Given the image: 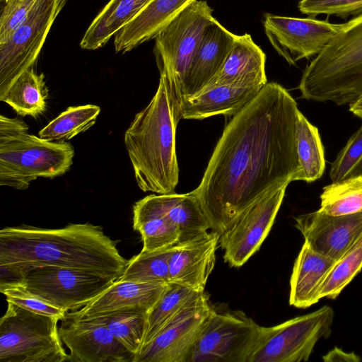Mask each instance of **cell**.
<instances>
[{
  "label": "cell",
  "mask_w": 362,
  "mask_h": 362,
  "mask_svg": "<svg viewBox=\"0 0 362 362\" xmlns=\"http://www.w3.org/2000/svg\"><path fill=\"white\" fill-rule=\"evenodd\" d=\"M298 112L289 92L270 82L233 115L192 191L211 230L221 235L269 189L293 181Z\"/></svg>",
  "instance_id": "6da1fadb"
},
{
  "label": "cell",
  "mask_w": 362,
  "mask_h": 362,
  "mask_svg": "<svg viewBox=\"0 0 362 362\" xmlns=\"http://www.w3.org/2000/svg\"><path fill=\"white\" fill-rule=\"evenodd\" d=\"M0 261L81 269L114 280L128 263L103 228L89 223L55 229L26 225L3 228Z\"/></svg>",
  "instance_id": "7a4b0ae2"
},
{
  "label": "cell",
  "mask_w": 362,
  "mask_h": 362,
  "mask_svg": "<svg viewBox=\"0 0 362 362\" xmlns=\"http://www.w3.org/2000/svg\"><path fill=\"white\" fill-rule=\"evenodd\" d=\"M177 119L169 85L160 74L157 91L124 133V144L140 189L173 193L179 180L175 148Z\"/></svg>",
  "instance_id": "3957f363"
},
{
  "label": "cell",
  "mask_w": 362,
  "mask_h": 362,
  "mask_svg": "<svg viewBox=\"0 0 362 362\" xmlns=\"http://www.w3.org/2000/svg\"><path fill=\"white\" fill-rule=\"evenodd\" d=\"M298 88L303 99L337 105L362 98V14L343 23L307 65Z\"/></svg>",
  "instance_id": "277c9868"
},
{
  "label": "cell",
  "mask_w": 362,
  "mask_h": 362,
  "mask_svg": "<svg viewBox=\"0 0 362 362\" xmlns=\"http://www.w3.org/2000/svg\"><path fill=\"white\" fill-rule=\"evenodd\" d=\"M18 118L0 116V185L25 190L38 177L54 178L69 170L74 156L66 141H46L28 133Z\"/></svg>",
  "instance_id": "5b68a950"
},
{
  "label": "cell",
  "mask_w": 362,
  "mask_h": 362,
  "mask_svg": "<svg viewBox=\"0 0 362 362\" xmlns=\"http://www.w3.org/2000/svg\"><path fill=\"white\" fill-rule=\"evenodd\" d=\"M204 0H195L154 38L153 54L160 74L165 76L177 119L185 97L187 73L203 33L214 18Z\"/></svg>",
  "instance_id": "8992f818"
},
{
  "label": "cell",
  "mask_w": 362,
  "mask_h": 362,
  "mask_svg": "<svg viewBox=\"0 0 362 362\" xmlns=\"http://www.w3.org/2000/svg\"><path fill=\"white\" fill-rule=\"evenodd\" d=\"M0 320L1 362H64L57 317L36 313L7 302Z\"/></svg>",
  "instance_id": "52a82bcc"
},
{
  "label": "cell",
  "mask_w": 362,
  "mask_h": 362,
  "mask_svg": "<svg viewBox=\"0 0 362 362\" xmlns=\"http://www.w3.org/2000/svg\"><path fill=\"white\" fill-rule=\"evenodd\" d=\"M262 328L241 310L212 305L187 362H249Z\"/></svg>",
  "instance_id": "ba28073f"
},
{
  "label": "cell",
  "mask_w": 362,
  "mask_h": 362,
  "mask_svg": "<svg viewBox=\"0 0 362 362\" xmlns=\"http://www.w3.org/2000/svg\"><path fill=\"white\" fill-rule=\"evenodd\" d=\"M334 317L333 309L325 305L279 325L263 327L259 344L249 362L308 361L319 339L329 336Z\"/></svg>",
  "instance_id": "9c48e42d"
},
{
  "label": "cell",
  "mask_w": 362,
  "mask_h": 362,
  "mask_svg": "<svg viewBox=\"0 0 362 362\" xmlns=\"http://www.w3.org/2000/svg\"><path fill=\"white\" fill-rule=\"evenodd\" d=\"M67 0H36L9 41L0 45V100L16 80L33 67L57 16Z\"/></svg>",
  "instance_id": "30bf717a"
},
{
  "label": "cell",
  "mask_w": 362,
  "mask_h": 362,
  "mask_svg": "<svg viewBox=\"0 0 362 362\" xmlns=\"http://www.w3.org/2000/svg\"><path fill=\"white\" fill-rule=\"evenodd\" d=\"M116 281L89 271L33 265L25 274V288L54 306L75 311L101 295Z\"/></svg>",
  "instance_id": "8fae6325"
},
{
  "label": "cell",
  "mask_w": 362,
  "mask_h": 362,
  "mask_svg": "<svg viewBox=\"0 0 362 362\" xmlns=\"http://www.w3.org/2000/svg\"><path fill=\"white\" fill-rule=\"evenodd\" d=\"M288 185L269 189L220 235L223 259L230 267L243 266L259 249L274 224Z\"/></svg>",
  "instance_id": "7c38bea8"
},
{
  "label": "cell",
  "mask_w": 362,
  "mask_h": 362,
  "mask_svg": "<svg viewBox=\"0 0 362 362\" xmlns=\"http://www.w3.org/2000/svg\"><path fill=\"white\" fill-rule=\"evenodd\" d=\"M314 18L266 14L264 27L272 47L290 65L317 56L342 27Z\"/></svg>",
  "instance_id": "4fadbf2b"
},
{
  "label": "cell",
  "mask_w": 362,
  "mask_h": 362,
  "mask_svg": "<svg viewBox=\"0 0 362 362\" xmlns=\"http://www.w3.org/2000/svg\"><path fill=\"white\" fill-rule=\"evenodd\" d=\"M211 309L209 296L204 292L143 346L134 362H187Z\"/></svg>",
  "instance_id": "5bb4252c"
},
{
  "label": "cell",
  "mask_w": 362,
  "mask_h": 362,
  "mask_svg": "<svg viewBox=\"0 0 362 362\" xmlns=\"http://www.w3.org/2000/svg\"><path fill=\"white\" fill-rule=\"evenodd\" d=\"M61 322L59 333L69 350L67 361L134 362L135 355L104 325L78 318L69 312Z\"/></svg>",
  "instance_id": "9a60e30c"
},
{
  "label": "cell",
  "mask_w": 362,
  "mask_h": 362,
  "mask_svg": "<svg viewBox=\"0 0 362 362\" xmlns=\"http://www.w3.org/2000/svg\"><path fill=\"white\" fill-rule=\"evenodd\" d=\"M295 222L314 252L336 262L362 237V211L332 216L317 210L299 215Z\"/></svg>",
  "instance_id": "2e32d148"
},
{
  "label": "cell",
  "mask_w": 362,
  "mask_h": 362,
  "mask_svg": "<svg viewBox=\"0 0 362 362\" xmlns=\"http://www.w3.org/2000/svg\"><path fill=\"white\" fill-rule=\"evenodd\" d=\"M220 234L211 230L173 247L168 259L170 281L204 292L216 262Z\"/></svg>",
  "instance_id": "e0dca14e"
},
{
  "label": "cell",
  "mask_w": 362,
  "mask_h": 362,
  "mask_svg": "<svg viewBox=\"0 0 362 362\" xmlns=\"http://www.w3.org/2000/svg\"><path fill=\"white\" fill-rule=\"evenodd\" d=\"M235 37L215 18L208 24L187 73L183 100L200 92L221 71Z\"/></svg>",
  "instance_id": "ac0fdd59"
},
{
  "label": "cell",
  "mask_w": 362,
  "mask_h": 362,
  "mask_svg": "<svg viewBox=\"0 0 362 362\" xmlns=\"http://www.w3.org/2000/svg\"><path fill=\"white\" fill-rule=\"evenodd\" d=\"M195 0H151L114 36L115 52L126 53L154 39L173 18Z\"/></svg>",
  "instance_id": "d6986e66"
},
{
  "label": "cell",
  "mask_w": 362,
  "mask_h": 362,
  "mask_svg": "<svg viewBox=\"0 0 362 362\" xmlns=\"http://www.w3.org/2000/svg\"><path fill=\"white\" fill-rule=\"evenodd\" d=\"M262 88L233 84L206 87L182 101L181 119H203L218 115H234L251 101Z\"/></svg>",
  "instance_id": "ffe728a7"
},
{
  "label": "cell",
  "mask_w": 362,
  "mask_h": 362,
  "mask_svg": "<svg viewBox=\"0 0 362 362\" xmlns=\"http://www.w3.org/2000/svg\"><path fill=\"white\" fill-rule=\"evenodd\" d=\"M265 61L264 52L250 34L236 35L222 69L206 87L218 84L263 87L267 83Z\"/></svg>",
  "instance_id": "44dd1931"
},
{
  "label": "cell",
  "mask_w": 362,
  "mask_h": 362,
  "mask_svg": "<svg viewBox=\"0 0 362 362\" xmlns=\"http://www.w3.org/2000/svg\"><path fill=\"white\" fill-rule=\"evenodd\" d=\"M169 283L115 281L101 295L81 308L69 313L84 318L96 314L129 307L149 312L168 288Z\"/></svg>",
  "instance_id": "7402d4cb"
},
{
  "label": "cell",
  "mask_w": 362,
  "mask_h": 362,
  "mask_svg": "<svg viewBox=\"0 0 362 362\" xmlns=\"http://www.w3.org/2000/svg\"><path fill=\"white\" fill-rule=\"evenodd\" d=\"M336 262L314 252L304 242L291 276L289 304L308 308L317 303L319 288Z\"/></svg>",
  "instance_id": "603a6c76"
},
{
  "label": "cell",
  "mask_w": 362,
  "mask_h": 362,
  "mask_svg": "<svg viewBox=\"0 0 362 362\" xmlns=\"http://www.w3.org/2000/svg\"><path fill=\"white\" fill-rule=\"evenodd\" d=\"M176 227L180 243H185L211 230L209 221L193 192L146 196Z\"/></svg>",
  "instance_id": "cb8c5ba5"
},
{
  "label": "cell",
  "mask_w": 362,
  "mask_h": 362,
  "mask_svg": "<svg viewBox=\"0 0 362 362\" xmlns=\"http://www.w3.org/2000/svg\"><path fill=\"white\" fill-rule=\"evenodd\" d=\"M151 0H110L85 32L80 47L95 50L103 47Z\"/></svg>",
  "instance_id": "d4e9b609"
},
{
  "label": "cell",
  "mask_w": 362,
  "mask_h": 362,
  "mask_svg": "<svg viewBox=\"0 0 362 362\" xmlns=\"http://www.w3.org/2000/svg\"><path fill=\"white\" fill-rule=\"evenodd\" d=\"M133 228L141 236L142 252H154L180 243L176 227L147 197L133 206Z\"/></svg>",
  "instance_id": "484cf974"
},
{
  "label": "cell",
  "mask_w": 362,
  "mask_h": 362,
  "mask_svg": "<svg viewBox=\"0 0 362 362\" xmlns=\"http://www.w3.org/2000/svg\"><path fill=\"white\" fill-rule=\"evenodd\" d=\"M148 313L143 308L129 307L80 319L104 325L136 356L143 346Z\"/></svg>",
  "instance_id": "4316f807"
},
{
  "label": "cell",
  "mask_w": 362,
  "mask_h": 362,
  "mask_svg": "<svg viewBox=\"0 0 362 362\" xmlns=\"http://www.w3.org/2000/svg\"><path fill=\"white\" fill-rule=\"evenodd\" d=\"M296 146L299 168L293 181L310 183L320 179L325 169L324 146L317 127L300 110L296 122Z\"/></svg>",
  "instance_id": "83f0119b"
},
{
  "label": "cell",
  "mask_w": 362,
  "mask_h": 362,
  "mask_svg": "<svg viewBox=\"0 0 362 362\" xmlns=\"http://www.w3.org/2000/svg\"><path fill=\"white\" fill-rule=\"evenodd\" d=\"M47 96L44 74H37L31 67L20 75L0 100L19 115L36 117L45 111Z\"/></svg>",
  "instance_id": "f1b7e54d"
},
{
  "label": "cell",
  "mask_w": 362,
  "mask_h": 362,
  "mask_svg": "<svg viewBox=\"0 0 362 362\" xmlns=\"http://www.w3.org/2000/svg\"><path fill=\"white\" fill-rule=\"evenodd\" d=\"M204 292H197L177 283H169L163 296L148 314L143 346L152 340L162 329L196 301Z\"/></svg>",
  "instance_id": "f546056e"
},
{
  "label": "cell",
  "mask_w": 362,
  "mask_h": 362,
  "mask_svg": "<svg viewBox=\"0 0 362 362\" xmlns=\"http://www.w3.org/2000/svg\"><path fill=\"white\" fill-rule=\"evenodd\" d=\"M100 112L94 105L69 107L42 129L39 136L54 142L70 140L93 127Z\"/></svg>",
  "instance_id": "4dcf8cb0"
},
{
  "label": "cell",
  "mask_w": 362,
  "mask_h": 362,
  "mask_svg": "<svg viewBox=\"0 0 362 362\" xmlns=\"http://www.w3.org/2000/svg\"><path fill=\"white\" fill-rule=\"evenodd\" d=\"M320 211L332 216L362 211V174L324 187Z\"/></svg>",
  "instance_id": "1f68e13d"
},
{
  "label": "cell",
  "mask_w": 362,
  "mask_h": 362,
  "mask_svg": "<svg viewBox=\"0 0 362 362\" xmlns=\"http://www.w3.org/2000/svg\"><path fill=\"white\" fill-rule=\"evenodd\" d=\"M173 247L154 252H142L128 260L122 281L170 283L168 259Z\"/></svg>",
  "instance_id": "d6a6232c"
},
{
  "label": "cell",
  "mask_w": 362,
  "mask_h": 362,
  "mask_svg": "<svg viewBox=\"0 0 362 362\" xmlns=\"http://www.w3.org/2000/svg\"><path fill=\"white\" fill-rule=\"evenodd\" d=\"M362 269V237L334 264L321 284L317 296L335 299Z\"/></svg>",
  "instance_id": "836d02e7"
},
{
  "label": "cell",
  "mask_w": 362,
  "mask_h": 362,
  "mask_svg": "<svg viewBox=\"0 0 362 362\" xmlns=\"http://www.w3.org/2000/svg\"><path fill=\"white\" fill-rule=\"evenodd\" d=\"M362 174V126L349 139L331 164L332 182H341Z\"/></svg>",
  "instance_id": "e575fe53"
},
{
  "label": "cell",
  "mask_w": 362,
  "mask_h": 362,
  "mask_svg": "<svg viewBox=\"0 0 362 362\" xmlns=\"http://www.w3.org/2000/svg\"><path fill=\"white\" fill-rule=\"evenodd\" d=\"M298 8L310 18L325 14L346 18L362 14V0H300Z\"/></svg>",
  "instance_id": "d590c367"
},
{
  "label": "cell",
  "mask_w": 362,
  "mask_h": 362,
  "mask_svg": "<svg viewBox=\"0 0 362 362\" xmlns=\"http://www.w3.org/2000/svg\"><path fill=\"white\" fill-rule=\"evenodd\" d=\"M36 0H5L0 16V45L6 43L25 21Z\"/></svg>",
  "instance_id": "8d00e7d4"
},
{
  "label": "cell",
  "mask_w": 362,
  "mask_h": 362,
  "mask_svg": "<svg viewBox=\"0 0 362 362\" xmlns=\"http://www.w3.org/2000/svg\"><path fill=\"white\" fill-rule=\"evenodd\" d=\"M0 291L6 296L7 302L36 313L57 317L60 321L67 313L30 293L25 287L8 288Z\"/></svg>",
  "instance_id": "74e56055"
},
{
  "label": "cell",
  "mask_w": 362,
  "mask_h": 362,
  "mask_svg": "<svg viewBox=\"0 0 362 362\" xmlns=\"http://www.w3.org/2000/svg\"><path fill=\"white\" fill-rule=\"evenodd\" d=\"M32 266L28 262L0 261V291L25 287V274Z\"/></svg>",
  "instance_id": "f35d334b"
},
{
  "label": "cell",
  "mask_w": 362,
  "mask_h": 362,
  "mask_svg": "<svg viewBox=\"0 0 362 362\" xmlns=\"http://www.w3.org/2000/svg\"><path fill=\"white\" fill-rule=\"evenodd\" d=\"M359 361L357 356L354 354H348L342 351V350L339 349H334L332 350L329 353H328L326 356L323 357L324 361Z\"/></svg>",
  "instance_id": "ab89813d"
},
{
  "label": "cell",
  "mask_w": 362,
  "mask_h": 362,
  "mask_svg": "<svg viewBox=\"0 0 362 362\" xmlns=\"http://www.w3.org/2000/svg\"><path fill=\"white\" fill-rule=\"evenodd\" d=\"M349 111L362 120V98L349 105Z\"/></svg>",
  "instance_id": "60d3db41"
},
{
  "label": "cell",
  "mask_w": 362,
  "mask_h": 362,
  "mask_svg": "<svg viewBox=\"0 0 362 362\" xmlns=\"http://www.w3.org/2000/svg\"><path fill=\"white\" fill-rule=\"evenodd\" d=\"M5 1V0H4Z\"/></svg>",
  "instance_id": "b9f144b4"
}]
</instances>
